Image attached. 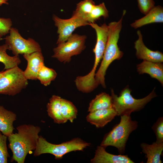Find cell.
Returning a JSON list of instances; mask_svg holds the SVG:
<instances>
[{
	"mask_svg": "<svg viewBox=\"0 0 163 163\" xmlns=\"http://www.w3.org/2000/svg\"><path fill=\"white\" fill-rule=\"evenodd\" d=\"M16 129L17 133L8 137L9 147L12 152V159L18 163H24L28 153L35 149L41 129L39 126L25 124Z\"/></svg>",
	"mask_w": 163,
	"mask_h": 163,
	"instance_id": "6da1fadb",
	"label": "cell"
},
{
	"mask_svg": "<svg viewBox=\"0 0 163 163\" xmlns=\"http://www.w3.org/2000/svg\"><path fill=\"white\" fill-rule=\"evenodd\" d=\"M126 11H124L122 17L118 21L111 22L108 24V33L106 46L100 66L95 76L97 86L101 85L103 88L106 87L105 76L107 68L113 61L120 59L123 56V53L120 50L117 43L122 28L123 17Z\"/></svg>",
	"mask_w": 163,
	"mask_h": 163,
	"instance_id": "7a4b0ae2",
	"label": "cell"
},
{
	"mask_svg": "<svg viewBox=\"0 0 163 163\" xmlns=\"http://www.w3.org/2000/svg\"><path fill=\"white\" fill-rule=\"evenodd\" d=\"M130 116L127 114L120 116V123L106 134L100 145L105 148L113 146L117 148L120 154L124 153L129 135L138 127L137 122L132 120Z\"/></svg>",
	"mask_w": 163,
	"mask_h": 163,
	"instance_id": "3957f363",
	"label": "cell"
},
{
	"mask_svg": "<svg viewBox=\"0 0 163 163\" xmlns=\"http://www.w3.org/2000/svg\"><path fill=\"white\" fill-rule=\"evenodd\" d=\"M131 90L128 87L123 89L118 96L113 89L111 91L112 107L116 111L117 116L127 114L140 110L152 99L156 97L155 89L147 96L141 99L134 98L131 94Z\"/></svg>",
	"mask_w": 163,
	"mask_h": 163,
	"instance_id": "277c9868",
	"label": "cell"
},
{
	"mask_svg": "<svg viewBox=\"0 0 163 163\" xmlns=\"http://www.w3.org/2000/svg\"><path fill=\"white\" fill-rule=\"evenodd\" d=\"M90 145V143L78 138L60 144H55L50 143L42 136H40L34 155L38 156L43 154L50 153L54 155L56 159H60L68 153L82 151Z\"/></svg>",
	"mask_w": 163,
	"mask_h": 163,
	"instance_id": "5b68a950",
	"label": "cell"
},
{
	"mask_svg": "<svg viewBox=\"0 0 163 163\" xmlns=\"http://www.w3.org/2000/svg\"><path fill=\"white\" fill-rule=\"evenodd\" d=\"M28 84L24 71L18 66L4 71L0 77V94L14 96L21 92Z\"/></svg>",
	"mask_w": 163,
	"mask_h": 163,
	"instance_id": "8992f818",
	"label": "cell"
},
{
	"mask_svg": "<svg viewBox=\"0 0 163 163\" xmlns=\"http://www.w3.org/2000/svg\"><path fill=\"white\" fill-rule=\"evenodd\" d=\"M86 38L85 35L72 34L66 41L57 44L52 57L64 63L69 62L72 56L80 54L85 48Z\"/></svg>",
	"mask_w": 163,
	"mask_h": 163,
	"instance_id": "52a82bcc",
	"label": "cell"
},
{
	"mask_svg": "<svg viewBox=\"0 0 163 163\" xmlns=\"http://www.w3.org/2000/svg\"><path fill=\"white\" fill-rule=\"evenodd\" d=\"M9 35L4 39L8 50H11L14 55L30 53L37 51H41L39 44L33 39H26L22 37L18 30L11 27Z\"/></svg>",
	"mask_w": 163,
	"mask_h": 163,
	"instance_id": "ba28073f",
	"label": "cell"
},
{
	"mask_svg": "<svg viewBox=\"0 0 163 163\" xmlns=\"http://www.w3.org/2000/svg\"><path fill=\"white\" fill-rule=\"evenodd\" d=\"M53 19L55 26L57 28V33L59 34L57 44L66 41L76 28L89 24L84 20L76 17L63 19L53 15Z\"/></svg>",
	"mask_w": 163,
	"mask_h": 163,
	"instance_id": "9c48e42d",
	"label": "cell"
},
{
	"mask_svg": "<svg viewBox=\"0 0 163 163\" xmlns=\"http://www.w3.org/2000/svg\"><path fill=\"white\" fill-rule=\"evenodd\" d=\"M89 25L95 30L97 35V41L93 50L95 54L94 65L91 71L88 73L90 77H94L99 63L102 59L106 46L108 33V27L104 23L101 26L95 23H89Z\"/></svg>",
	"mask_w": 163,
	"mask_h": 163,
	"instance_id": "30bf717a",
	"label": "cell"
},
{
	"mask_svg": "<svg viewBox=\"0 0 163 163\" xmlns=\"http://www.w3.org/2000/svg\"><path fill=\"white\" fill-rule=\"evenodd\" d=\"M137 34L138 38L134 43V48L137 59L155 62H162L163 53L158 50L154 51L148 48L143 42L142 35L141 31L138 30Z\"/></svg>",
	"mask_w": 163,
	"mask_h": 163,
	"instance_id": "8fae6325",
	"label": "cell"
},
{
	"mask_svg": "<svg viewBox=\"0 0 163 163\" xmlns=\"http://www.w3.org/2000/svg\"><path fill=\"white\" fill-rule=\"evenodd\" d=\"M27 62V66L24 74L27 80H36L38 71L44 65L41 51H37L23 55Z\"/></svg>",
	"mask_w": 163,
	"mask_h": 163,
	"instance_id": "7c38bea8",
	"label": "cell"
},
{
	"mask_svg": "<svg viewBox=\"0 0 163 163\" xmlns=\"http://www.w3.org/2000/svg\"><path fill=\"white\" fill-rule=\"evenodd\" d=\"M116 116V111L111 107L90 112L86 118L88 122L100 128L104 127Z\"/></svg>",
	"mask_w": 163,
	"mask_h": 163,
	"instance_id": "4fadbf2b",
	"label": "cell"
},
{
	"mask_svg": "<svg viewBox=\"0 0 163 163\" xmlns=\"http://www.w3.org/2000/svg\"><path fill=\"white\" fill-rule=\"evenodd\" d=\"M105 147L98 146L94 158L91 160L93 163H134L127 155H114L105 150Z\"/></svg>",
	"mask_w": 163,
	"mask_h": 163,
	"instance_id": "5bb4252c",
	"label": "cell"
},
{
	"mask_svg": "<svg viewBox=\"0 0 163 163\" xmlns=\"http://www.w3.org/2000/svg\"><path fill=\"white\" fill-rule=\"evenodd\" d=\"M162 63L143 60L137 65V71L139 74H148L152 78L157 80L163 86V64Z\"/></svg>",
	"mask_w": 163,
	"mask_h": 163,
	"instance_id": "9a60e30c",
	"label": "cell"
},
{
	"mask_svg": "<svg viewBox=\"0 0 163 163\" xmlns=\"http://www.w3.org/2000/svg\"><path fill=\"white\" fill-rule=\"evenodd\" d=\"M163 8L160 5L154 6L142 18L135 21L130 24L134 29L153 23H163Z\"/></svg>",
	"mask_w": 163,
	"mask_h": 163,
	"instance_id": "2e32d148",
	"label": "cell"
},
{
	"mask_svg": "<svg viewBox=\"0 0 163 163\" xmlns=\"http://www.w3.org/2000/svg\"><path fill=\"white\" fill-rule=\"evenodd\" d=\"M16 117L15 113L0 106V131L7 137L13 133V123Z\"/></svg>",
	"mask_w": 163,
	"mask_h": 163,
	"instance_id": "e0dca14e",
	"label": "cell"
},
{
	"mask_svg": "<svg viewBox=\"0 0 163 163\" xmlns=\"http://www.w3.org/2000/svg\"><path fill=\"white\" fill-rule=\"evenodd\" d=\"M142 152L146 154L147 163H161L160 156L163 150V142H154L149 145L142 143L140 145Z\"/></svg>",
	"mask_w": 163,
	"mask_h": 163,
	"instance_id": "ac0fdd59",
	"label": "cell"
},
{
	"mask_svg": "<svg viewBox=\"0 0 163 163\" xmlns=\"http://www.w3.org/2000/svg\"><path fill=\"white\" fill-rule=\"evenodd\" d=\"M61 99L58 96L53 95L50 99L47 105L48 116L53 120L55 123L58 124L66 122L62 117L60 112Z\"/></svg>",
	"mask_w": 163,
	"mask_h": 163,
	"instance_id": "d6986e66",
	"label": "cell"
},
{
	"mask_svg": "<svg viewBox=\"0 0 163 163\" xmlns=\"http://www.w3.org/2000/svg\"><path fill=\"white\" fill-rule=\"evenodd\" d=\"M111 107H113L111 96L105 92H102L97 95L90 102L88 111L90 112Z\"/></svg>",
	"mask_w": 163,
	"mask_h": 163,
	"instance_id": "ffe728a7",
	"label": "cell"
},
{
	"mask_svg": "<svg viewBox=\"0 0 163 163\" xmlns=\"http://www.w3.org/2000/svg\"><path fill=\"white\" fill-rule=\"evenodd\" d=\"M8 50V46L6 44L0 45V62L4 64V69L6 70L18 66L21 62L19 55H8L6 53Z\"/></svg>",
	"mask_w": 163,
	"mask_h": 163,
	"instance_id": "44dd1931",
	"label": "cell"
},
{
	"mask_svg": "<svg viewBox=\"0 0 163 163\" xmlns=\"http://www.w3.org/2000/svg\"><path fill=\"white\" fill-rule=\"evenodd\" d=\"M60 112L62 117L66 122L69 120L72 123L76 118L77 110L72 102L61 98Z\"/></svg>",
	"mask_w": 163,
	"mask_h": 163,
	"instance_id": "7402d4cb",
	"label": "cell"
},
{
	"mask_svg": "<svg viewBox=\"0 0 163 163\" xmlns=\"http://www.w3.org/2000/svg\"><path fill=\"white\" fill-rule=\"evenodd\" d=\"M104 18L109 17V12L104 2L95 5L91 12L84 18L89 23H93L101 17Z\"/></svg>",
	"mask_w": 163,
	"mask_h": 163,
	"instance_id": "603a6c76",
	"label": "cell"
},
{
	"mask_svg": "<svg viewBox=\"0 0 163 163\" xmlns=\"http://www.w3.org/2000/svg\"><path fill=\"white\" fill-rule=\"evenodd\" d=\"M95 5L93 0L81 1L77 4L76 9L73 12L72 17L84 20L85 18L91 12Z\"/></svg>",
	"mask_w": 163,
	"mask_h": 163,
	"instance_id": "cb8c5ba5",
	"label": "cell"
},
{
	"mask_svg": "<svg viewBox=\"0 0 163 163\" xmlns=\"http://www.w3.org/2000/svg\"><path fill=\"white\" fill-rule=\"evenodd\" d=\"M57 75V74L55 70L44 65L41 66L38 71L37 79L39 80L42 84L46 86L55 79Z\"/></svg>",
	"mask_w": 163,
	"mask_h": 163,
	"instance_id": "d4e9b609",
	"label": "cell"
},
{
	"mask_svg": "<svg viewBox=\"0 0 163 163\" xmlns=\"http://www.w3.org/2000/svg\"><path fill=\"white\" fill-rule=\"evenodd\" d=\"M7 137L0 131V163H7L9 157L6 144Z\"/></svg>",
	"mask_w": 163,
	"mask_h": 163,
	"instance_id": "484cf974",
	"label": "cell"
},
{
	"mask_svg": "<svg viewBox=\"0 0 163 163\" xmlns=\"http://www.w3.org/2000/svg\"><path fill=\"white\" fill-rule=\"evenodd\" d=\"M156 135V142L160 143L163 142V118L162 117L158 118L152 127Z\"/></svg>",
	"mask_w": 163,
	"mask_h": 163,
	"instance_id": "4316f807",
	"label": "cell"
},
{
	"mask_svg": "<svg viewBox=\"0 0 163 163\" xmlns=\"http://www.w3.org/2000/svg\"><path fill=\"white\" fill-rule=\"evenodd\" d=\"M12 25L10 18H0V38L9 33Z\"/></svg>",
	"mask_w": 163,
	"mask_h": 163,
	"instance_id": "83f0119b",
	"label": "cell"
},
{
	"mask_svg": "<svg viewBox=\"0 0 163 163\" xmlns=\"http://www.w3.org/2000/svg\"><path fill=\"white\" fill-rule=\"evenodd\" d=\"M138 7L142 14H146L154 6L153 0H137Z\"/></svg>",
	"mask_w": 163,
	"mask_h": 163,
	"instance_id": "f1b7e54d",
	"label": "cell"
},
{
	"mask_svg": "<svg viewBox=\"0 0 163 163\" xmlns=\"http://www.w3.org/2000/svg\"><path fill=\"white\" fill-rule=\"evenodd\" d=\"M8 0H0V6H1L3 4L8 5Z\"/></svg>",
	"mask_w": 163,
	"mask_h": 163,
	"instance_id": "f546056e",
	"label": "cell"
},
{
	"mask_svg": "<svg viewBox=\"0 0 163 163\" xmlns=\"http://www.w3.org/2000/svg\"><path fill=\"white\" fill-rule=\"evenodd\" d=\"M3 72H4V71H2L0 72V77H1V76L2 75V74H3Z\"/></svg>",
	"mask_w": 163,
	"mask_h": 163,
	"instance_id": "4dcf8cb0",
	"label": "cell"
}]
</instances>
